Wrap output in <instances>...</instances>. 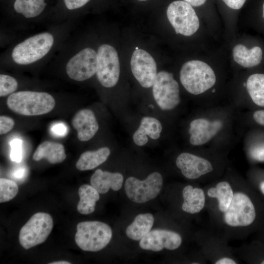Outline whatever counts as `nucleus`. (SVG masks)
Returning <instances> with one entry per match:
<instances>
[{
	"label": "nucleus",
	"mask_w": 264,
	"mask_h": 264,
	"mask_svg": "<svg viewBox=\"0 0 264 264\" xmlns=\"http://www.w3.org/2000/svg\"><path fill=\"white\" fill-rule=\"evenodd\" d=\"M6 104L10 110L26 116H36L47 113L55 105V100L45 92L20 91L10 94Z\"/></svg>",
	"instance_id": "obj_1"
},
{
	"label": "nucleus",
	"mask_w": 264,
	"mask_h": 264,
	"mask_svg": "<svg viewBox=\"0 0 264 264\" xmlns=\"http://www.w3.org/2000/svg\"><path fill=\"white\" fill-rule=\"evenodd\" d=\"M54 43V36L49 32L35 34L14 47L11 53V59L20 65L34 64L46 56Z\"/></svg>",
	"instance_id": "obj_2"
},
{
	"label": "nucleus",
	"mask_w": 264,
	"mask_h": 264,
	"mask_svg": "<svg viewBox=\"0 0 264 264\" xmlns=\"http://www.w3.org/2000/svg\"><path fill=\"white\" fill-rule=\"evenodd\" d=\"M180 80L188 92L198 95L211 88L216 83V77L207 64L199 60H191L182 66Z\"/></svg>",
	"instance_id": "obj_3"
},
{
	"label": "nucleus",
	"mask_w": 264,
	"mask_h": 264,
	"mask_svg": "<svg viewBox=\"0 0 264 264\" xmlns=\"http://www.w3.org/2000/svg\"><path fill=\"white\" fill-rule=\"evenodd\" d=\"M112 236L111 229L106 223L98 221H87L77 224L75 241L83 250L96 252L105 247Z\"/></svg>",
	"instance_id": "obj_4"
},
{
	"label": "nucleus",
	"mask_w": 264,
	"mask_h": 264,
	"mask_svg": "<svg viewBox=\"0 0 264 264\" xmlns=\"http://www.w3.org/2000/svg\"><path fill=\"white\" fill-rule=\"evenodd\" d=\"M53 226L51 216L44 212L33 215L22 227L19 242L24 248L29 249L42 243L47 238Z\"/></svg>",
	"instance_id": "obj_5"
},
{
	"label": "nucleus",
	"mask_w": 264,
	"mask_h": 264,
	"mask_svg": "<svg viewBox=\"0 0 264 264\" xmlns=\"http://www.w3.org/2000/svg\"><path fill=\"white\" fill-rule=\"evenodd\" d=\"M223 214V220L231 227H246L256 218V210L249 197L242 191H235L232 200Z\"/></svg>",
	"instance_id": "obj_6"
},
{
	"label": "nucleus",
	"mask_w": 264,
	"mask_h": 264,
	"mask_svg": "<svg viewBox=\"0 0 264 264\" xmlns=\"http://www.w3.org/2000/svg\"><path fill=\"white\" fill-rule=\"evenodd\" d=\"M167 16L176 34L190 36L199 28V20L195 11L185 1L171 3L167 8Z\"/></svg>",
	"instance_id": "obj_7"
},
{
	"label": "nucleus",
	"mask_w": 264,
	"mask_h": 264,
	"mask_svg": "<svg viewBox=\"0 0 264 264\" xmlns=\"http://www.w3.org/2000/svg\"><path fill=\"white\" fill-rule=\"evenodd\" d=\"M96 75L104 87L111 88L117 83L120 75V63L115 49L109 44L99 46L97 51Z\"/></svg>",
	"instance_id": "obj_8"
},
{
	"label": "nucleus",
	"mask_w": 264,
	"mask_h": 264,
	"mask_svg": "<svg viewBox=\"0 0 264 264\" xmlns=\"http://www.w3.org/2000/svg\"><path fill=\"white\" fill-rule=\"evenodd\" d=\"M162 185L161 175L155 172L150 174L143 180L129 177L125 181V190L130 200L142 203L154 198L160 193Z\"/></svg>",
	"instance_id": "obj_9"
},
{
	"label": "nucleus",
	"mask_w": 264,
	"mask_h": 264,
	"mask_svg": "<svg viewBox=\"0 0 264 264\" xmlns=\"http://www.w3.org/2000/svg\"><path fill=\"white\" fill-rule=\"evenodd\" d=\"M154 98L163 110H171L180 103L179 86L172 73L161 71L156 76L153 85Z\"/></svg>",
	"instance_id": "obj_10"
},
{
	"label": "nucleus",
	"mask_w": 264,
	"mask_h": 264,
	"mask_svg": "<svg viewBox=\"0 0 264 264\" xmlns=\"http://www.w3.org/2000/svg\"><path fill=\"white\" fill-rule=\"evenodd\" d=\"M97 69V53L90 47L84 48L68 60L66 71L68 76L76 81H83L92 77Z\"/></svg>",
	"instance_id": "obj_11"
},
{
	"label": "nucleus",
	"mask_w": 264,
	"mask_h": 264,
	"mask_svg": "<svg viewBox=\"0 0 264 264\" xmlns=\"http://www.w3.org/2000/svg\"><path fill=\"white\" fill-rule=\"evenodd\" d=\"M131 67L133 75L142 87L153 86L157 74V67L154 59L148 52L135 49L131 57Z\"/></svg>",
	"instance_id": "obj_12"
},
{
	"label": "nucleus",
	"mask_w": 264,
	"mask_h": 264,
	"mask_svg": "<svg viewBox=\"0 0 264 264\" xmlns=\"http://www.w3.org/2000/svg\"><path fill=\"white\" fill-rule=\"evenodd\" d=\"M182 242L180 235L173 231L156 229L150 231L139 242L140 247L145 250L160 251L163 248L173 250Z\"/></svg>",
	"instance_id": "obj_13"
},
{
	"label": "nucleus",
	"mask_w": 264,
	"mask_h": 264,
	"mask_svg": "<svg viewBox=\"0 0 264 264\" xmlns=\"http://www.w3.org/2000/svg\"><path fill=\"white\" fill-rule=\"evenodd\" d=\"M176 164L183 175L190 179H197L213 170L209 160L188 153L180 154L176 158Z\"/></svg>",
	"instance_id": "obj_14"
},
{
	"label": "nucleus",
	"mask_w": 264,
	"mask_h": 264,
	"mask_svg": "<svg viewBox=\"0 0 264 264\" xmlns=\"http://www.w3.org/2000/svg\"><path fill=\"white\" fill-rule=\"evenodd\" d=\"M71 123L77 131L78 138L81 141H87L91 139L99 129L95 115L89 109H83L77 112Z\"/></svg>",
	"instance_id": "obj_15"
},
{
	"label": "nucleus",
	"mask_w": 264,
	"mask_h": 264,
	"mask_svg": "<svg viewBox=\"0 0 264 264\" xmlns=\"http://www.w3.org/2000/svg\"><path fill=\"white\" fill-rule=\"evenodd\" d=\"M123 176L119 173H111L97 169L90 178L91 185L99 193L105 194L111 188L118 191L122 187Z\"/></svg>",
	"instance_id": "obj_16"
},
{
	"label": "nucleus",
	"mask_w": 264,
	"mask_h": 264,
	"mask_svg": "<svg viewBox=\"0 0 264 264\" xmlns=\"http://www.w3.org/2000/svg\"><path fill=\"white\" fill-rule=\"evenodd\" d=\"M182 197L183 202L181 208L186 213L191 214L198 213L205 206L206 195L202 188L187 185L183 189Z\"/></svg>",
	"instance_id": "obj_17"
},
{
	"label": "nucleus",
	"mask_w": 264,
	"mask_h": 264,
	"mask_svg": "<svg viewBox=\"0 0 264 264\" xmlns=\"http://www.w3.org/2000/svg\"><path fill=\"white\" fill-rule=\"evenodd\" d=\"M43 158L51 164L62 162L66 158L64 146L62 144L49 141L42 142L35 151L33 159L39 161Z\"/></svg>",
	"instance_id": "obj_18"
},
{
	"label": "nucleus",
	"mask_w": 264,
	"mask_h": 264,
	"mask_svg": "<svg viewBox=\"0 0 264 264\" xmlns=\"http://www.w3.org/2000/svg\"><path fill=\"white\" fill-rule=\"evenodd\" d=\"M263 51L258 46L247 48L244 45H236L233 50L234 61L244 67H252L258 65L262 59Z\"/></svg>",
	"instance_id": "obj_19"
},
{
	"label": "nucleus",
	"mask_w": 264,
	"mask_h": 264,
	"mask_svg": "<svg viewBox=\"0 0 264 264\" xmlns=\"http://www.w3.org/2000/svg\"><path fill=\"white\" fill-rule=\"evenodd\" d=\"M234 193L231 185L226 181H220L214 186L209 188L206 192L209 197L217 199L219 210L222 213L229 207Z\"/></svg>",
	"instance_id": "obj_20"
},
{
	"label": "nucleus",
	"mask_w": 264,
	"mask_h": 264,
	"mask_svg": "<svg viewBox=\"0 0 264 264\" xmlns=\"http://www.w3.org/2000/svg\"><path fill=\"white\" fill-rule=\"evenodd\" d=\"M154 220L153 215L150 213L138 215L127 227V236L134 241L140 240L151 231Z\"/></svg>",
	"instance_id": "obj_21"
},
{
	"label": "nucleus",
	"mask_w": 264,
	"mask_h": 264,
	"mask_svg": "<svg viewBox=\"0 0 264 264\" xmlns=\"http://www.w3.org/2000/svg\"><path fill=\"white\" fill-rule=\"evenodd\" d=\"M110 154V150L107 147L85 152L80 155L76 162V168L80 171L93 169L106 161Z\"/></svg>",
	"instance_id": "obj_22"
},
{
	"label": "nucleus",
	"mask_w": 264,
	"mask_h": 264,
	"mask_svg": "<svg viewBox=\"0 0 264 264\" xmlns=\"http://www.w3.org/2000/svg\"><path fill=\"white\" fill-rule=\"evenodd\" d=\"M78 194L80 200L77 206L78 211L83 215L93 212L96 202L100 198L98 191L91 185L84 184L79 188Z\"/></svg>",
	"instance_id": "obj_23"
},
{
	"label": "nucleus",
	"mask_w": 264,
	"mask_h": 264,
	"mask_svg": "<svg viewBox=\"0 0 264 264\" xmlns=\"http://www.w3.org/2000/svg\"><path fill=\"white\" fill-rule=\"evenodd\" d=\"M46 6L44 0H16L14 9L17 13L30 19L39 16Z\"/></svg>",
	"instance_id": "obj_24"
},
{
	"label": "nucleus",
	"mask_w": 264,
	"mask_h": 264,
	"mask_svg": "<svg viewBox=\"0 0 264 264\" xmlns=\"http://www.w3.org/2000/svg\"><path fill=\"white\" fill-rule=\"evenodd\" d=\"M246 85L253 102L259 106L264 107V74L255 73L250 75Z\"/></svg>",
	"instance_id": "obj_25"
},
{
	"label": "nucleus",
	"mask_w": 264,
	"mask_h": 264,
	"mask_svg": "<svg viewBox=\"0 0 264 264\" xmlns=\"http://www.w3.org/2000/svg\"><path fill=\"white\" fill-rule=\"evenodd\" d=\"M162 129L161 124L158 120L147 116L142 118L137 130L150 138L157 139L160 137Z\"/></svg>",
	"instance_id": "obj_26"
},
{
	"label": "nucleus",
	"mask_w": 264,
	"mask_h": 264,
	"mask_svg": "<svg viewBox=\"0 0 264 264\" xmlns=\"http://www.w3.org/2000/svg\"><path fill=\"white\" fill-rule=\"evenodd\" d=\"M18 192V186L13 180L0 179V202L8 201L14 198Z\"/></svg>",
	"instance_id": "obj_27"
},
{
	"label": "nucleus",
	"mask_w": 264,
	"mask_h": 264,
	"mask_svg": "<svg viewBox=\"0 0 264 264\" xmlns=\"http://www.w3.org/2000/svg\"><path fill=\"white\" fill-rule=\"evenodd\" d=\"M18 87L17 80L7 74L0 75V96L4 97L15 92Z\"/></svg>",
	"instance_id": "obj_28"
},
{
	"label": "nucleus",
	"mask_w": 264,
	"mask_h": 264,
	"mask_svg": "<svg viewBox=\"0 0 264 264\" xmlns=\"http://www.w3.org/2000/svg\"><path fill=\"white\" fill-rule=\"evenodd\" d=\"M22 142L19 138H15L10 142L11 159L17 163L20 162L22 158Z\"/></svg>",
	"instance_id": "obj_29"
},
{
	"label": "nucleus",
	"mask_w": 264,
	"mask_h": 264,
	"mask_svg": "<svg viewBox=\"0 0 264 264\" xmlns=\"http://www.w3.org/2000/svg\"><path fill=\"white\" fill-rule=\"evenodd\" d=\"M15 122L11 117L7 116H0V134H4L10 132L14 127Z\"/></svg>",
	"instance_id": "obj_30"
},
{
	"label": "nucleus",
	"mask_w": 264,
	"mask_h": 264,
	"mask_svg": "<svg viewBox=\"0 0 264 264\" xmlns=\"http://www.w3.org/2000/svg\"><path fill=\"white\" fill-rule=\"evenodd\" d=\"M51 131L53 134L56 136L63 137L67 134L68 129L65 124L57 123L52 125Z\"/></svg>",
	"instance_id": "obj_31"
},
{
	"label": "nucleus",
	"mask_w": 264,
	"mask_h": 264,
	"mask_svg": "<svg viewBox=\"0 0 264 264\" xmlns=\"http://www.w3.org/2000/svg\"><path fill=\"white\" fill-rule=\"evenodd\" d=\"M90 0H64L65 4L69 10H74L82 7Z\"/></svg>",
	"instance_id": "obj_32"
},
{
	"label": "nucleus",
	"mask_w": 264,
	"mask_h": 264,
	"mask_svg": "<svg viewBox=\"0 0 264 264\" xmlns=\"http://www.w3.org/2000/svg\"><path fill=\"white\" fill-rule=\"evenodd\" d=\"M133 140L135 144L139 146L145 145L148 141L147 136L138 130L135 132L133 135Z\"/></svg>",
	"instance_id": "obj_33"
},
{
	"label": "nucleus",
	"mask_w": 264,
	"mask_h": 264,
	"mask_svg": "<svg viewBox=\"0 0 264 264\" xmlns=\"http://www.w3.org/2000/svg\"><path fill=\"white\" fill-rule=\"evenodd\" d=\"M251 154L254 159L264 161V145L253 148L251 152Z\"/></svg>",
	"instance_id": "obj_34"
},
{
	"label": "nucleus",
	"mask_w": 264,
	"mask_h": 264,
	"mask_svg": "<svg viewBox=\"0 0 264 264\" xmlns=\"http://www.w3.org/2000/svg\"><path fill=\"white\" fill-rule=\"evenodd\" d=\"M230 8L238 10L241 8L245 3L246 0H222Z\"/></svg>",
	"instance_id": "obj_35"
},
{
	"label": "nucleus",
	"mask_w": 264,
	"mask_h": 264,
	"mask_svg": "<svg viewBox=\"0 0 264 264\" xmlns=\"http://www.w3.org/2000/svg\"><path fill=\"white\" fill-rule=\"evenodd\" d=\"M253 118L257 123L264 126V110L255 111L253 114Z\"/></svg>",
	"instance_id": "obj_36"
},
{
	"label": "nucleus",
	"mask_w": 264,
	"mask_h": 264,
	"mask_svg": "<svg viewBox=\"0 0 264 264\" xmlns=\"http://www.w3.org/2000/svg\"><path fill=\"white\" fill-rule=\"evenodd\" d=\"M215 264H237L236 261L234 259L227 257H224L219 259L215 262Z\"/></svg>",
	"instance_id": "obj_37"
},
{
	"label": "nucleus",
	"mask_w": 264,
	"mask_h": 264,
	"mask_svg": "<svg viewBox=\"0 0 264 264\" xmlns=\"http://www.w3.org/2000/svg\"><path fill=\"white\" fill-rule=\"evenodd\" d=\"M26 170L24 168H20L16 170L13 173V176L17 179H21L24 177Z\"/></svg>",
	"instance_id": "obj_38"
},
{
	"label": "nucleus",
	"mask_w": 264,
	"mask_h": 264,
	"mask_svg": "<svg viewBox=\"0 0 264 264\" xmlns=\"http://www.w3.org/2000/svg\"><path fill=\"white\" fill-rule=\"evenodd\" d=\"M222 125L223 123L221 121L215 120L210 122L209 127L219 132L222 127Z\"/></svg>",
	"instance_id": "obj_39"
},
{
	"label": "nucleus",
	"mask_w": 264,
	"mask_h": 264,
	"mask_svg": "<svg viewBox=\"0 0 264 264\" xmlns=\"http://www.w3.org/2000/svg\"><path fill=\"white\" fill-rule=\"evenodd\" d=\"M192 6H199L203 4L206 0H184Z\"/></svg>",
	"instance_id": "obj_40"
},
{
	"label": "nucleus",
	"mask_w": 264,
	"mask_h": 264,
	"mask_svg": "<svg viewBox=\"0 0 264 264\" xmlns=\"http://www.w3.org/2000/svg\"><path fill=\"white\" fill-rule=\"evenodd\" d=\"M71 263L67 261H56V262H53L52 263H50L49 264H70Z\"/></svg>",
	"instance_id": "obj_41"
},
{
	"label": "nucleus",
	"mask_w": 264,
	"mask_h": 264,
	"mask_svg": "<svg viewBox=\"0 0 264 264\" xmlns=\"http://www.w3.org/2000/svg\"><path fill=\"white\" fill-rule=\"evenodd\" d=\"M260 188L262 193L264 195V181L261 183Z\"/></svg>",
	"instance_id": "obj_42"
},
{
	"label": "nucleus",
	"mask_w": 264,
	"mask_h": 264,
	"mask_svg": "<svg viewBox=\"0 0 264 264\" xmlns=\"http://www.w3.org/2000/svg\"><path fill=\"white\" fill-rule=\"evenodd\" d=\"M263 17L264 18V2L263 6Z\"/></svg>",
	"instance_id": "obj_43"
},
{
	"label": "nucleus",
	"mask_w": 264,
	"mask_h": 264,
	"mask_svg": "<svg viewBox=\"0 0 264 264\" xmlns=\"http://www.w3.org/2000/svg\"><path fill=\"white\" fill-rule=\"evenodd\" d=\"M261 264H264V260L263 261L261 262Z\"/></svg>",
	"instance_id": "obj_44"
},
{
	"label": "nucleus",
	"mask_w": 264,
	"mask_h": 264,
	"mask_svg": "<svg viewBox=\"0 0 264 264\" xmlns=\"http://www.w3.org/2000/svg\"><path fill=\"white\" fill-rule=\"evenodd\" d=\"M140 0V1H145V0Z\"/></svg>",
	"instance_id": "obj_45"
},
{
	"label": "nucleus",
	"mask_w": 264,
	"mask_h": 264,
	"mask_svg": "<svg viewBox=\"0 0 264 264\" xmlns=\"http://www.w3.org/2000/svg\"><path fill=\"white\" fill-rule=\"evenodd\" d=\"M139 49V48H138L137 47H136L135 48V49Z\"/></svg>",
	"instance_id": "obj_46"
}]
</instances>
